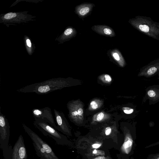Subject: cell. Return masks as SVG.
I'll return each mask as SVG.
<instances>
[{
	"label": "cell",
	"mask_w": 159,
	"mask_h": 159,
	"mask_svg": "<svg viewBox=\"0 0 159 159\" xmlns=\"http://www.w3.org/2000/svg\"><path fill=\"white\" fill-rule=\"evenodd\" d=\"M70 85V81L68 79L53 78L28 85L17 89V91L24 93H35L38 94H45Z\"/></svg>",
	"instance_id": "1"
},
{
	"label": "cell",
	"mask_w": 159,
	"mask_h": 159,
	"mask_svg": "<svg viewBox=\"0 0 159 159\" xmlns=\"http://www.w3.org/2000/svg\"><path fill=\"white\" fill-rule=\"evenodd\" d=\"M24 130L30 136L37 156L40 159H59L51 147L25 123H22Z\"/></svg>",
	"instance_id": "2"
},
{
	"label": "cell",
	"mask_w": 159,
	"mask_h": 159,
	"mask_svg": "<svg viewBox=\"0 0 159 159\" xmlns=\"http://www.w3.org/2000/svg\"><path fill=\"white\" fill-rule=\"evenodd\" d=\"M129 22L139 31L153 38L159 40V23L149 17L137 16L130 19Z\"/></svg>",
	"instance_id": "3"
},
{
	"label": "cell",
	"mask_w": 159,
	"mask_h": 159,
	"mask_svg": "<svg viewBox=\"0 0 159 159\" xmlns=\"http://www.w3.org/2000/svg\"><path fill=\"white\" fill-rule=\"evenodd\" d=\"M34 119L33 122L34 126L43 135L51 138L58 145H72V142L66 136L59 133L47 121L41 118H34Z\"/></svg>",
	"instance_id": "4"
},
{
	"label": "cell",
	"mask_w": 159,
	"mask_h": 159,
	"mask_svg": "<svg viewBox=\"0 0 159 159\" xmlns=\"http://www.w3.org/2000/svg\"><path fill=\"white\" fill-rule=\"evenodd\" d=\"M123 143L120 148L119 159H130L136 147L135 124L123 129Z\"/></svg>",
	"instance_id": "5"
},
{
	"label": "cell",
	"mask_w": 159,
	"mask_h": 159,
	"mask_svg": "<svg viewBox=\"0 0 159 159\" xmlns=\"http://www.w3.org/2000/svg\"><path fill=\"white\" fill-rule=\"evenodd\" d=\"M10 136V126L5 115L2 113L0 107V148L3 154L12 151V147L8 145Z\"/></svg>",
	"instance_id": "6"
},
{
	"label": "cell",
	"mask_w": 159,
	"mask_h": 159,
	"mask_svg": "<svg viewBox=\"0 0 159 159\" xmlns=\"http://www.w3.org/2000/svg\"><path fill=\"white\" fill-rule=\"evenodd\" d=\"M32 112L34 118H41L45 120L59 131L50 108L46 107L42 108H34Z\"/></svg>",
	"instance_id": "7"
},
{
	"label": "cell",
	"mask_w": 159,
	"mask_h": 159,
	"mask_svg": "<svg viewBox=\"0 0 159 159\" xmlns=\"http://www.w3.org/2000/svg\"><path fill=\"white\" fill-rule=\"evenodd\" d=\"M55 121L59 131L68 136H71V129L64 114L61 111L54 109Z\"/></svg>",
	"instance_id": "8"
},
{
	"label": "cell",
	"mask_w": 159,
	"mask_h": 159,
	"mask_svg": "<svg viewBox=\"0 0 159 159\" xmlns=\"http://www.w3.org/2000/svg\"><path fill=\"white\" fill-rule=\"evenodd\" d=\"M28 155L23 137L20 134L12 148V159H27Z\"/></svg>",
	"instance_id": "9"
},
{
	"label": "cell",
	"mask_w": 159,
	"mask_h": 159,
	"mask_svg": "<svg viewBox=\"0 0 159 159\" xmlns=\"http://www.w3.org/2000/svg\"><path fill=\"white\" fill-rule=\"evenodd\" d=\"M143 98V103L149 100L150 105H154L159 102V85L150 86L147 88Z\"/></svg>",
	"instance_id": "10"
},
{
	"label": "cell",
	"mask_w": 159,
	"mask_h": 159,
	"mask_svg": "<svg viewBox=\"0 0 159 159\" xmlns=\"http://www.w3.org/2000/svg\"><path fill=\"white\" fill-rule=\"evenodd\" d=\"M159 72V61L150 63L143 67L138 74V76L149 78L155 76Z\"/></svg>",
	"instance_id": "11"
},
{
	"label": "cell",
	"mask_w": 159,
	"mask_h": 159,
	"mask_svg": "<svg viewBox=\"0 0 159 159\" xmlns=\"http://www.w3.org/2000/svg\"><path fill=\"white\" fill-rule=\"evenodd\" d=\"M94 6L92 3H82L75 7V11L80 18H83L89 15Z\"/></svg>",
	"instance_id": "12"
},
{
	"label": "cell",
	"mask_w": 159,
	"mask_h": 159,
	"mask_svg": "<svg viewBox=\"0 0 159 159\" xmlns=\"http://www.w3.org/2000/svg\"><path fill=\"white\" fill-rule=\"evenodd\" d=\"M92 29L101 35L110 37H113L116 35L113 30L106 25H95L92 27Z\"/></svg>",
	"instance_id": "13"
},
{
	"label": "cell",
	"mask_w": 159,
	"mask_h": 159,
	"mask_svg": "<svg viewBox=\"0 0 159 159\" xmlns=\"http://www.w3.org/2000/svg\"><path fill=\"white\" fill-rule=\"evenodd\" d=\"M112 58L120 66L123 67L125 65V61L120 52L117 49H114L111 50L110 52Z\"/></svg>",
	"instance_id": "14"
},
{
	"label": "cell",
	"mask_w": 159,
	"mask_h": 159,
	"mask_svg": "<svg viewBox=\"0 0 159 159\" xmlns=\"http://www.w3.org/2000/svg\"><path fill=\"white\" fill-rule=\"evenodd\" d=\"M122 109L124 113L127 114H131L136 111L134 108L129 107H124Z\"/></svg>",
	"instance_id": "15"
},
{
	"label": "cell",
	"mask_w": 159,
	"mask_h": 159,
	"mask_svg": "<svg viewBox=\"0 0 159 159\" xmlns=\"http://www.w3.org/2000/svg\"><path fill=\"white\" fill-rule=\"evenodd\" d=\"M90 105L93 110H96L98 108L99 105L98 102L95 100H93L91 102Z\"/></svg>",
	"instance_id": "16"
},
{
	"label": "cell",
	"mask_w": 159,
	"mask_h": 159,
	"mask_svg": "<svg viewBox=\"0 0 159 159\" xmlns=\"http://www.w3.org/2000/svg\"><path fill=\"white\" fill-rule=\"evenodd\" d=\"M104 114L102 112H100L97 115L95 120L97 121H101L103 119L104 117Z\"/></svg>",
	"instance_id": "17"
},
{
	"label": "cell",
	"mask_w": 159,
	"mask_h": 159,
	"mask_svg": "<svg viewBox=\"0 0 159 159\" xmlns=\"http://www.w3.org/2000/svg\"><path fill=\"white\" fill-rule=\"evenodd\" d=\"M146 159H159V153L149 154Z\"/></svg>",
	"instance_id": "18"
},
{
	"label": "cell",
	"mask_w": 159,
	"mask_h": 159,
	"mask_svg": "<svg viewBox=\"0 0 159 159\" xmlns=\"http://www.w3.org/2000/svg\"><path fill=\"white\" fill-rule=\"evenodd\" d=\"M16 16V13L10 12L5 14L4 16V17L5 19H9L15 17Z\"/></svg>",
	"instance_id": "19"
},
{
	"label": "cell",
	"mask_w": 159,
	"mask_h": 159,
	"mask_svg": "<svg viewBox=\"0 0 159 159\" xmlns=\"http://www.w3.org/2000/svg\"><path fill=\"white\" fill-rule=\"evenodd\" d=\"M89 159H112V158L110 156L107 155V156H98Z\"/></svg>",
	"instance_id": "20"
},
{
	"label": "cell",
	"mask_w": 159,
	"mask_h": 159,
	"mask_svg": "<svg viewBox=\"0 0 159 159\" xmlns=\"http://www.w3.org/2000/svg\"><path fill=\"white\" fill-rule=\"evenodd\" d=\"M111 129L109 127H107L105 130V134L106 136L109 135L111 133Z\"/></svg>",
	"instance_id": "21"
},
{
	"label": "cell",
	"mask_w": 159,
	"mask_h": 159,
	"mask_svg": "<svg viewBox=\"0 0 159 159\" xmlns=\"http://www.w3.org/2000/svg\"><path fill=\"white\" fill-rule=\"evenodd\" d=\"M105 80L108 82H111V81L112 79L111 76L108 75L106 74L104 76Z\"/></svg>",
	"instance_id": "22"
},
{
	"label": "cell",
	"mask_w": 159,
	"mask_h": 159,
	"mask_svg": "<svg viewBox=\"0 0 159 159\" xmlns=\"http://www.w3.org/2000/svg\"><path fill=\"white\" fill-rule=\"evenodd\" d=\"M78 115L81 116L83 115L84 113L83 110L82 108L80 107L77 109Z\"/></svg>",
	"instance_id": "23"
},
{
	"label": "cell",
	"mask_w": 159,
	"mask_h": 159,
	"mask_svg": "<svg viewBox=\"0 0 159 159\" xmlns=\"http://www.w3.org/2000/svg\"><path fill=\"white\" fill-rule=\"evenodd\" d=\"M101 146V145L98 143H94L92 145V147L94 148H98Z\"/></svg>",
	"instance_id": "24"
},
{
	"label": "cell",
	"mask_w": 159,
	"mask_h": 159,
	"mask_svg": "<svg viewBox=\"0 0 159 159\" xmlns=\"http://www.w3.org/2000/svg\"><path fill=\"white\" fill-rule=\"evenodd\" d=\"M27 45L29 47H31V43L30 40L28 39L26 41Z\"/></svg>",
	"instance_id": "25"
},
{
	"label": "cell",
	"mask_w": 159,
	"mask_h": 159,
	"mask_svg": "<svg viewBox=\"0 0 159 159\" xmlns=\"http://www.w3.org/2000/svg\"><path fill=\"white\" fill-rule=\"evenodd\" d=\"M157 75H158V79H159V72L158 73Z\"/></svg>",
	"instance_id": "26"
},
{
	"label": "cell",
	"mask_w": 159,
	"mask_h": 159,
	"mask_svg": "<svg viewBox=\"0 0 159 159\" xmlns=\"http://www.w3.org/2000/svg\"><path fill=\"white\" fill-rule=\"evenodd\" d=\"M130 159H134L133 157H131L130 158Z\"/></svg>",
	"instance_id": "27"
}]
</instances>
